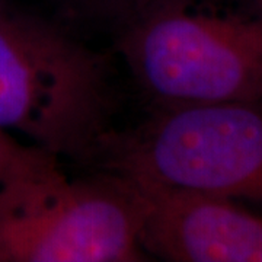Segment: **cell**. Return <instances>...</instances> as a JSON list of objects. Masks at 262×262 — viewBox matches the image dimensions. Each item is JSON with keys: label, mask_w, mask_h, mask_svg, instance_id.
<instances>
[{"label": "cell", "mask_w": 262, "mask_h": 262, "mask_svg": "<svg viewBox=\"0 0 262 262\" xmlns=\"http://www.w3.org/2000/svg\"><path fill=\"white\" fill-rule=\"evenodd\" d=\"M106 58L47 19L0 0V128L88 162L111 130Z\"/></svg>", "instance_id": "cell-1"}, {"label": "cell", "mask_w": 262, "mask_h": 262, "mask_svg": "<svg viewBox=\"0 0 262 262\" xmlns=\"http://www.w3.org/2000/svg\"><path fill=\"white\" fill-rule=\"evenodd\" d=\"M117 48L156 105L262 98V0H149L120 19Z\"/></svg>", "instance_id": "cell-2"}, {"label": "cell", "mask_w": 262, "mask_h": 262, "mask_svg": "<svg viewBox=\"0 0 262 262\" xmlns=\"http://www.w3.org/2000/svg\"><path fill=\"white\" fill-rule=\"evenodd\" d=\"M99 170L262 203V98L156 105L134 128L108 131Z\"/></svg>", "instance_id": "cell-3"}, {"label": "cell", "mask_w": 262, "mask_h": 262, "mask_svg": "<svg viewBox=\"0 0 262 262\" xmlns=\"http://www.w3.org/2000/svg\"><path fill=\"white\" fill-rule=\"evenodd\" d=\"M141 215L133 179H67L56 162L0 185V262L147 261Z\"/></svg>", "instance_id": "cell-4"}, {"label": "cell", "mask_w": 262, "mask_h": 262, "mask_svg": "<svg viewBox=\"0 0 262 262\" xmlns=\"http://www.w3.org/2000/svg\"><path fill=\"white\" fill-rule=\"evenodd\" d=\"M133 181L143 196L139 241L146 255L172 262H262V217L233 198Z\"/></svg>", "instance_id": "cell-5"}, {"label": "cell", "mask_w": 262, "mask_h": 262, "mask_svg": "<svg viewBox=\"0 0 262 262\" xmlns=\"http://www.w3.org/2000/svg\"><path fill=\"white\" fill-rule=\"evenodd\" d=\"M56 162L54 155L34 144H20L8 131L0 128V185Z\"/></svg>", "instance_id": "cell-6"}, {"label": "cell", "mask_w": 262, "mask_h": 262, "mask_svg": "<svg viewBox=\"0 0 262 262\" xmlns=\"http://www.w3.org/2000/svg\"><path fill=\"white\" fill-rule=\"evenodd\" d=\"M67 8L84 15L114 16L118 20L127 16L133 10L140 8L149 0H61Z\"/></svg>", "instance_id": "cell-7"}]
</instances>
